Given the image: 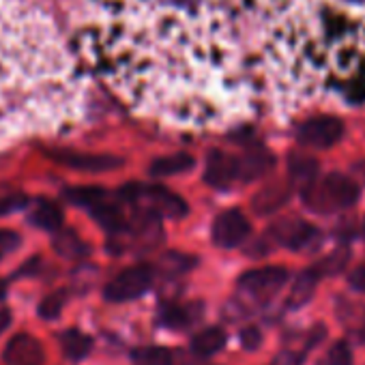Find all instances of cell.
I'll return each instance as SVG.
<instances>
[{"label": "cell", "instance_id": "cell-31", "mask_svg": "<svg viewBox=\"0 0 365 365\" xmlns=\"http://www.w3.org/2000/svg\"><path fill=\"white\" fill-rule=\"evenodd\" d=\"M165 267L170 273L172 271H187L192 267V258L180 256V254H170V256H165Z\"/></svg>", "mask_w": 365, "mask_h": 365}, {"label": "cell", "instance_id": "cell-26", "mask_svg": "<svg viewBox=\"0 0 365 365\" xmlns=\"http://www.w3.org/2000/svg\"><path fill=\"white\" fill-rule=\"evenodd\" d=\"M67 297H69L67 290H56V292L48 294V297L39 303L37 314H39L43 320H56V318L61 316L65 303H67Z\"/></svg>", "mask_w": 365, "mask_h": 365}, {"label": "cell", "instance_id": "cell-10", "mask_svg": "<svg viewBox=\"0 0 365 365\" xmlns=\"http://www.w3.org/2000/svg\"><path fill=\"white\" fill-rule=\"evenodd\" d=\"M205 180L215 190H228L239 182V159L226 150H211L207 159Z\"/></svg>", "mask_w": 365, "mask_h": 365}, {"label": "cell", "instance_id": "cell-19", "mask_svg": "<svg viewBox=\"0 0 365 365\" xmlns=\"http://www.w3.org/2000/svg\"><path fill=\"white\" fill-rule=\"evenodd\" d=\"M228 341V335L224 329L220 327H211V329H205L200 331L194 339H192V352L200 359H209L213 356L215 352H220Z\"/></svg>", "mask_w": 365, "mask_h": 365}, {"label": "cell", "instance_id": "cell-2", "mask_svg": "<svg viewBox=\"0 0 365 365\" xmlns=\"http://www.w3.org/2000/svg\"><path fill=\"white\" fill-rule=\"evenodd\" d=\"M269 88L282 106L365 99V0H247Z\"/></svg>", "mask_w": 365, "mask_h": 365}, {"label": "cell", "instance_id": "cell-22", "mask_svg": "<svg viewBox=\"0 0 365 365\" xmlns=\"http://www.w3.org/2000/svg\"><path fill=\"white\" fill-rule=\"evenodd\" d=\"M54 250L58 256L63 258H69V260H78V258H84L88 256L91 247L73 232V230H63L56 235L54 239Z\"/></svg>", "mask_w": 365, "mask_h": 365}, {"label": "cell", "instance_id": "cell-28", "mask_svg": "<svg viewBox=\"0 0 365 365\" xmlns=\"http://www.w3.org/2000/svg\"><path fill=\"white\" fill-rule=\"evenodd\" d=\"M20 245H22V237L16 230L0 228V260L9 254H14Z\"/></svg>", "mask_w": 365, "mask_h": 365}, {"label": "cell", "instance_id": "cell-38", "mask_svg": "<svg viewBox=\"0 0 365 365\" xmlns=\"http://www.w3.org/2000/svg\"><path fill=\"white\" fill-rule=\"evenodd\" d=\"M359 168H361V172H363V174H365V163H361V165H359Z\"/></svg>", "mask_w": 365, "mask_h": 365}, {"label": "cell", "instance_id": "cell-15", "mask_svg": "<svg viewBox=\"0 0 365 365\" xmlns=\"http://www.w3.org/2000/svg\"><path fill=\"white\" fill-rule=\"evenodd\" d=\"M196 168V159L187 153H174V155H165V157H157L148 172L155 178H168V176H178V174H185L190 170Z\"/></svg>", "mask_w": 365, "mask_h": 365}, {"label": "cell", "instance_id": "cell-36", "mask_svg": "<svg viewBox=\"0 0 365 365\" xmlns=\"http://www.w3.org/2000/svg\"><path fill=\"white\" fill-rule=\"evenodd\" d=\"M361 235H363V239H365V220H363V224H361Z\"/></svg>", "mask_w": 365, "mask_h": 365}, {"label": "cell", "instance_id": "cell-32", "mask_svg": "<svg viewBox=\"0 0 365 365\" xmlns=\"http://www.w3.org/2000/svg\"><path fill=\"white\" fill-rule=\"evenodd\" d=\"M348 282H350V286H352L356 292H363V294H365V264L356 267V269L348 275Z\"/></svg>", "mask_w": 365, "mask_h": 365}, {"label": "cell", "instance_id": "cell-13", "mask_svg": "<svg viewBox=\"0 0 365 365\" xmlns=\"http://www.w3.org/2000/svg\"><path fill=\"white\" fill-rule=\"evenodd\" d=\"M239 159V182H252L267 176L275 168V157L269 150L256 148L237 157Z\"/></svg>", "mask_w": 365, "mask_h": 365}, {"label": "cell", "instance_id": "cell-33", "mask_svg": "<svg viewBox=\"0 0 365 365\" xmlns=\"http://www.w3.org/2000/svg\"><path fill=\"white\" fill-rule=\"evenodd\" d=\"M299 363H301V354H290V352H284L275 361V365H299Z\"/></svg>", "mask_w": 365, "mask_h": 365}, {"label": "cell", "instance_id": "cell-9", "mask_svg": "<svg viewBox=\"0 0 365 365\" xmlns=\"http://www.w3.org/2000/svg\"><path fill=\"white\" fill-rule=\"evenodd\" d=\"M252 226L239 209H228L213 222V243L222 250H235L247 241Z\"/></svg>", "mask_w": 365, "mask_h": 365}, {"label": "cell", "instance_id": "cell-37", "mask_svg": "<svg viewBox=\"0 0 365 365\" xmlns=\"http://www.w3.org/2000/svg\"><path fill=\"white\" fill-rule=\"evenodd\" d=\"M361 339H363V341H365V329H363V331H361Z\"/></svg>", "mask_w": 365, "mask_h": 365}, {"label": "cell", "instance_id": "cell-6", "mask_svg": "<svg viewBox=\"0 0 365 365\" xmlns=\"http://www.w3.org/2000/svg\"><path fill=\"white\" fill-rule=\"evenodd\" d=\"M153 269L148 264H135L125 271H120L106 288H103V299L110 303H125L142 297L150 284H153Z\"/></svg>", "mask_w": 365, "mask_h": 365}, {"label": "cell", "instance_id": "cell-4", "mask_svg": "<svg viewBox=\"0 0 365 365\" xmlns=\"http://www.w3.org/2000/svg\"><path fill=\"white\" fill-rule=\"evenodd\" d=\"M120 200L127 205H144L148 213L168 220H182L190 213L187 202L174 192L161 185H146V182H129L120 190Z\"/></svg>", "mask_w": 365, "mask_h": 365}, {"label": "cell", "instance_id": "cell-17", "mask_svg": "<svg viewBox=\"0 0 365 365\" xmlns=\"http://www.w3.org/2000/svg\"><path fill=\"white\" fill-rule=\"evenodd\" d=\"M318 279H320V275L314 271V267L305 269L303 273H299L297 279H294V286H292V290L288 294V301H286L288 309H299V307L307 305L312 301L314 292H316Z\"/></svg>", "mask_w": 365, "mask_h": 365}, {"label": "cell", "instance_id": "cell-20", "mask_svg": "<svg viewBox=\"0 0 365 365\" xmlns=\"http://www.w3.org/2000/svg\"><path fill=\"white\" fill-rule=\"evenodd\" d=\"M29 220L39 230L56 232L63 228V211L58 209V205H54L50 200H39Z\"/></svg>", "mask_w": 365, "mask_h": 365}, {"label": "cell", "instance_id": "cell-21", "mask_svg": "<svg viewBox=\"0 0 365 365\" xmlns=\"http://www.w3.org/2000/svg\"><path fill=\"white\" fill-rule=\"evenodd\" d=\"M202 314L200 305H172L161 312V324L170 329H187Z\"/></svg>", "mask_w": 365, "mask_h": 365}, {"label": "cell", "instance_id": "cell-34", "mask_svg": "<svg viewBox=\"0 0 365 365\" xmlns=\"http://www.w3.org/2000/svg\"><path fill=\"white\" fill-rule=\"evenodd\" d=\"M11 320H14V316H11L9 309H0V333H5L9 329Z\"/></svg>", "mask_w": 365, "mask_h": 365}, {"label": "cell", "instance_id": "cell-23", "mask_svg": "<svg viewBox=\"0 0 365 365\" xmlns=\"http://www.w3.org/2000/svg\"><path fill=\"white\" fill-rule=\"evenodd\" d=\"M106 198H108V192L103 187H95V185H82V187L67 190V200L86 209V211H91L93 207H97Z\"/></svg>", "mask_w": 365, "mask_h": 365}, {"label": "cell", "instance_id": "cell-29", "mask_svg": "<svg viewBox=\"0 0 365 365\" xmlns=\"http://www.w3.org/2000/svg\"><path fill=\"white\" fill-rule=\"evenodd\" d=\"M239 337H241V346L245 350H258L262 346V333L256 327H245Z\"/></svg>", "mask_w": 365, "mask_h": 365}, {"label": "cell", "instance_id": "cell-30", "mask_svg": "<svg viewBox=\"0 0 365 365\" xmlns=\"http://www.w3.org/2000/svg\"><path fill=\"white\" fill-rule=\"evenodd\" d=\"M29 205L26 196L22 194H11L7 198H0V215H7V213H14V211H20Z\"/></svg>", "mask_w": 365, "mask_h": 365}, {"label": "cell", "instance_id": "cell-1", "mask_svg": "<svg viewBox=\"0 0 365 365\" xmlns=\"http://www.w3.org/2000/svg\"><path fill=\"white\" fill-rule=\"evenodd\" d=\"M95 24L99 67L148 114L185 127L224 125L247 106L228 24L140 0H114Z\"/></svg>", "mask_w": 365, "mask_h": 365}, {"label": "cell", "instance_id": "cell-12", "mask_svg": "<svg viewBox=\"0 0 365 365\" xmlns=\"http://www.w3.org/2000/svg\"><path fill=\"white\" fill-rule=\"evenodd\" d=\"M50 157L63 165L76 168V170H86V172H106L123 165L120 157L114 155H91V153H78V150H50Z\"/></svg>", "mask_w": 365, "mask_h": 365}, {"label": "cell", "instance_id": "cell-27", "mask_svg": "<svg viewBox=\"0 0 365 365\" xmlns=\"http://www.w3.org/2000/svg\"><path fill=\"white\" fill-rule=\"evenodd\" d=\"M318 365H352V352L346 341H335Z\"/></svg>", "mask_w": 365, "mask_h": 365}, {"label": "cell", "instance_id": "cell-16", "mask_svg": "<svg viewBox=\"0 0 365 365\" xmlns=\"http://www.w3.org/2000/svg\"><path fill=\"white\" fill-rule=\"evenodd\" d=\"M58 344H61L63 354L76 363L84 361L93 350V337L80 329H67V331L58 333Z\"/></svg>", "mask_w": 365, "mask_h": 365}, {"label": "cell", "instance_id": "cell-8", "mask_svg": "<svg viewBox=\"0 0 365 365\" xmlns=\"http://www.w3.org/2000/svg\"><path fill=\"white\" fill-rule=\"evenodd\" d=\"M288 282V271L284 267H264V269H254L247 271L239 277V288L254 297L256 301H269L273 299L284 284Z\"/></svg>", "mask_w": 365, "mask_h": 365}, {"label": "cell", "instance_id": "cell-5", "mask_svg": "<svg viewBox=\"0 0 365 365\" xmlns=\"http://www.w3.org/2000/svg\"><path fill=\"white\" fill-rule=\"evenodd\" d=\"M344 123L331 114H318L297 127V140L307 148H331L344 138Z\"/></svg>", "mask_w": 365, "mask_h": 365}, {"label": "cell", "instance_id": "cell-25", "mask_svg": "<svg viewBox=\"0 0 365 365\" xmlns=\"http://www.w3.org/2000/svg\"><path fill=\"white\" fill-rule=\"evenodd\" d=\"M348 258H350V252H348V250H337V252L329 254L327 258H322V260L314 267V271H316L320 277L337 275V273H341V271L346 269Z\"/></svg>", "mask_w": 365, "mask_h": 365}, {"label": "cell", "instance_id": "cell-18", "mask_svg": "<svg viewBox=\"0 0 365 365\" xmlns=\"http://www.w3.org/2000/svg\"><path fill=\"white\" fill-rule=\"evenodd\" d=\"M290 198V192L288 187L284 185H277V182H273V185H267L262 192H258L252 200V207L258 215H271L275 213L277 209H282Z\"/></svg>", "mask_w": 365, "mask_h": 365}, {"label": "cell", "instance_id": "cell-7", "mask_svg": "<svg viewBox=\"0 0 365 365\" xmlns=\"http://www.w3.org/2000/svg\"><path fill=\"white\" fill-rule=\"evenodd\" d=\"M271 239L288 250L294 252H303V250H312L320 243V230L316 226H312L305 220H297V217H284L277 220L271 228H269Z\"/></svg>", "mask_w": 365, "mask_h": 365}, {"label": "cell", "instance_id": "cell-14", "mask_svg": "<svg viewBox=\"0 0 365 365\" xmlns=\"http://www.w3.org/2000/svg\"><path fill=\"white\" fill-rule=\"evenodd\" d=\"M288 176H290L292 185L303 192L318 178V161L312 155L292 153L288 157Z\"/></svg>", "mask_w": 365, "mask_h": 365}, {"label": "cell", "instance_id": "cell-35", "mask_svg": "<svg viewBox=\"0 0 365 365\" xmlns=\"http://www.w3.org/2000/svg\"><path fill=\"white\" fill-rule=\"evenodd\" d=\"M5 297H7V282L0 279V301H3Z\"/></svg>", "mask_w": 365, "mask_h": 365}, {"label": "cell", "instance_id": "cell-24", "mask_svg": "<svg viewBox=\"0 0 365 365\" xmlns=\"http://www.w3.org/2000/svg\"><path fill=\"white\" fill-rule=\"evenodd\" d=\"M131 365H170V354L165 348L142 346L131 352Z\"/></svg>", "mask_w": 365, "mask_h": 365}, {"label": "cell", "instance_id": "cell-3", "mask_svg": "<svg viewBox=\"0 0 365 365\" xmlns=\"http://www.w3.org/2000/svg\"><path fill=\"white\" fill-rule=\"evenodd\" d=\"M359 198H361L359 182L341 172L324 174L322 178H316L307 190H303L305 207L322 215L346 211L354 207Z\"/></svg>", "mask_w": 365, "mask_h": 365}, {"label": "cell", "instance_id": "cell-11", "mask_svg": "<svg viewBox=\"0 0 365 365\" xmlns=\"http://www.w3.org/2000/svg\"><path fill=\"white\" fill-rule=\"evenodd\" d=\"M3 359L7 365H43L46 352L35 335L18 333L7 341L3 350Z\"/></svg>", "mask_w": 365, "mask_h": 365}]
</instances>
